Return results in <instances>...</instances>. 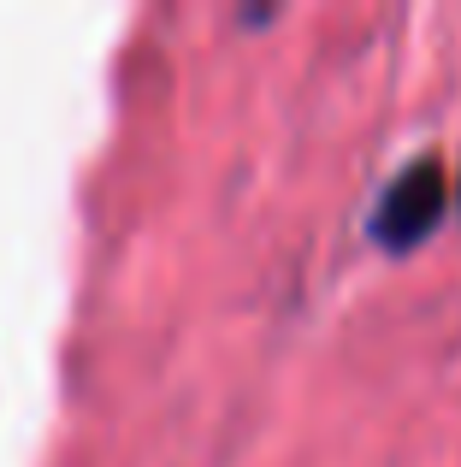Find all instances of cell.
I'll return each instance as SVG.
<instances>
[{
  "mask_svg": "<svg viewBox=\"0 0 461 467\" xmlns=\"http://www.w3.org/2000/svg\"><path fill=\"white\" fill-rule=\"evenodd\" d=\"M456 202V183L450 171H444V160H415V166H403L391 183H384L379 207H373L367 219V237L379 243V249L403 254V249H420V243L432 237V231L444 225V213H450Z\"/></svg>",
  "mask_w": 461,
  "mask_h": 467,
  "instance_id": "cell-1",
  "label": "cell"
}]
</instances>
